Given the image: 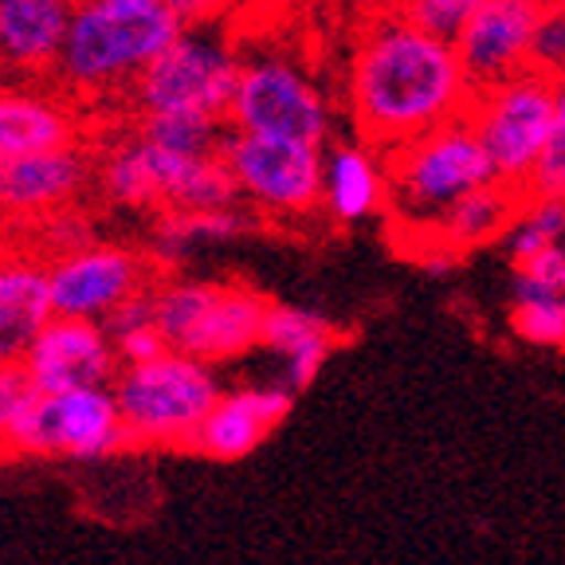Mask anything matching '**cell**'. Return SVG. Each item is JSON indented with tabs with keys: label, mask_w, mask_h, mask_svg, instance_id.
Wrapping results in <instances>:
<instances>
[{
	"label": "cell",
	"mask_w": 565,
	"mask_h": 565,
	"mask_svg": "<svg viewBox=\"0 0 565 565\" xmlns=\"http://www.w3.org/2000/svg\"><path fill=\"white\" fill-rule=\"evenodd\" d=\"M476 98L456 40L424 32L393 9L362 17L345 63V115L353 134L388 153L420 134L468 118Z\"/></svg>",
	"instance_id": "1"
},
{
	"label": "cell",
	"mask_w": 565,
	"mask_h": 565,
	"mask_svg": "<svg viewBox=\"0 0 565 565\" xmlns=\"http://www.w3.org/2000/svg\"><path fill=\"white\" fill-rule=\"evenodd\" d=\"M181 32L185 28L166 9V0L158 4L79 0L52 87H60L71 103L122 98L126 106V95L138 83V75L153 60H161L181 40Z\"/></svg>",
	"instance_id": "2"
},
{
	"label": "cell",
	"mask_w": 565,
	"mask_h": 565,
	"mask_svg": "<svg viewBox=\"0 0 565 565\" xmlns=\"http://www.w3.org/2000/svg\"><path fill=\"white\" fill-rule=\"evenodd\" d=\"M385 169L388 216H393V228L401 232V252L428 236L459 201L499 181L468 118L436 126L397 150H388Z\"/></svg>",
	"instance_id": "3"
},
{
	"label": "cell",
	"mask_w": 565,
	"mask_h": 565,
	"mask_svg": "<svg viewBox=\"0 0 565 565\" xmlns=\"http://www.w3.org/2000/svg\"><path fill=\"white\" fill-rule=\"evenodd\" d=\"M110 388L122 413L126 440L146 448H193L204 416L224 397L212 365L173 350L161 353L158 362L122 365Z\"/></svg>",
	"instance_id": "4"
},
{
	"label": "cell",
	"mask_w": 565,
	"mask_h": 565,
	"mask_svg": "<svg viewBox=\"0 0 565 565\" xmlns=\"http://www.w3.org/2000/svg\"><path fill=\"white\" fill-rule=\"evenodd\" d=\"M554 87L557 79L542 71H522L514 79L476 90L468 106V122L483 141L499 185L530 196V181L542 161V150L554 126Z\"/></svg>",
	"instance_id": "5"
},
{
	"label": "cell",
	"mask_w": 565,
	"mask_h": 565,
	"mask_svg": "<svg viewBox=\"0 0 565 565\" xmlns=\"http://www.w3.org/2000/svg\"><path fill=\"white\" fill-rule=\"evenodd\" d=\"M236 83L239 55L209 28H193L141 71L126 95V115H204L228 122Z\"/></svg>",
	"instance_id": "6"
},
{
	"label": "cell",
	"mask_w": 565,
	"mask_h": 565,
	"mask_svg": "<svg viewBox=\"0 0 565 565\" xmlns=\"http://www.w3.org/2000/svg\"><path fill=\"white\" fill-rule=\"evenodd\" d=\"M221 158L239 189V204L259 216L299 221L322 209V161H327L322 146L228 130Z\"/></svg>",
	"instance_id": "7"
},
{
	"label": "cell",
	"mask_w": 565,
	"mask_h": 565,
	"mask_svg": "<svg viewBox=\"0 0 565 565\" xmlns=\"http://www.w3.org/2000/svg\"><path fill=\"white\" fill-rule=\"evenodd\" d=\"M228 126L244 134L291 138L327 146L334 110L327 90L282 55H239V83L232 98Z\"/></svg>",
	"instance_id": "8"
},
{
	"label": "cell",
	"mask_w": 565,
	"mask_h": 565,
	"mask_svg": "<svg viewBox=\"0 0 565 565\" xmlns=\"http://www.w3.org/2000/svg\"><path fill=\"white\" fill-rule=\"evenodd\" d=\"M126 444L115 388H71L44 393L20 433V456L98 459Z\"/></svg>",
	"instance_id": "9"
},
{
	"label": "cell",
	"mask_w": 565,
	"mask_h": 565,
	"mask_svg": "<svg viewBox=\"0 0 565 565\" xmlns=\"http://www.w3.org/2000/svg\"><path fill=\"white\" fill-rule=\"evenodd\" d=\"M542 17H546L542 0H479V9L456 35V52L471 87L487 90L522 71H534V40Z\"/></svg>",
	"instance_id": "10"
},
{
	"label": "cell",
	"mask_w": 565,
	"mask_h": 565,
	"mask_svg": "<svg viewBox=\"0 0 565 565\" xmlns=\"http://www.w3.org/2000/svg\"><path fill=\"white\" fill-rule=\"evenodd\" d=\"M52 275V302L60 318H95L106 322L110 310L122 307L130 295L153 287V264L130 247L87 244L71 256L47 264Z\"/></svg>",
	"instance_id": "11"
},
{
	"label": "cell",
	"mask_w": 565,
	"mask_h": 565,
	"mask_svg": "<svg viewBox=\"0 0 565 565\" xmlns=\"http://www.w3.org/2000/svg\"><path fill=\"white\" fill-rule=\"evenodd\" d=\"M28 373L44 393L71 388H110L122 373L115 338L95 318H60L44 327L24 358Z\"/></svg>",
	"instance_id": "12"
},
{
	"label": "cell",
	"mask_w": 565,
	"mask_h": 565,
	"mask_svg": "<svg viewBox=\"0 0 565 565\" xmlns=\"http://www.w3.org/2000/svg\"><path fill=\"white\" fill-rule=\"evenodd\" d=\"M79 0H0V83H52Z\"/></svg>",
	"instance_id": "13"
},
{
	"label": "cell",
	"mask_w": 565,
	"mask_h": 565,
	"mask_svg": "<svg viewBox=\"0 0 565 565\" xmlns=\"http://www.w3.org/2000/svg\"><path fill=\"white\" fill-rule=\"evenodd\" d=\"M83 118L52 83H0V169L83 141Z\"/></svg>",
	"instance_id": "14"
},
{
	"label": "cell",
	"mask_w": 565,
	"mask_h": 565,
	"mask_svg": "<svg viewBox=\"0 0 565 565\" xmlns=\"http://www.w3.org/2000/svg\"><path fill=\"white\" fill-rule=\"evenodd\" d=\"M90 173H95V166H90L83 141L67 146V150L20 158L0 169V212L28 216V221H47V216L79 201Z\"/></svg>",
	"instance_id": "15"
},
{
	"label": "cell",
	"mask_w": 565,
	"mask_h": 565,
	"mask_svg": "<svg viewBox=\"0 0 565 565\" xmlns=\"http://www.w3.org/2000/svg\"><path fill=\"white\" fill-rule=\"evenodd\" d=\"M522 201H526L522 193H514V189L494 181V185L471 193L468 201H459L428 236L416 239L405 252L408 256H420L433 271H444V267L456 264L463 252H476V247L507 239L511 224L519 221Z\"/></svg>",
	"instance_id": "16"
},
{
	"label": "cell",
	"mask_w": 565,
	"mask_h": 565,
	"mask_svg": "<svg viewBox=\"0 0 565 565\" xmlns=\"http://www.w3.org/2000/svg\"><path fill=\"white\" fill-rule=\"evenodd\" d=\"M291 405L295 393L287 385L232 388L204 416L193 451H201L209 459H244L247 451H256L271 436V428H279L287 420Z\"/></svg>",
	"instance_id": "17"
},
{
	"label": "cell",
	"mask_w": 565,
	"mask_h": 565,
	"mask_svg": "<svg viewBox=\"0 0 565 565\" xmlns=\"http://www.w3.org/2000/svg\"><path fill=\"white\" fill-rule=\"evenodd\" d=\"M271 307L275 302L267 299V295L252 291V287L212 282L209 307H204L201 322L193 327L189 342L181 345V353L196 358V362H204V365H221V362H232V358H244L247 350L264 345Z\"/></svg>",
	"instance_id": "18"
},
{
	"label": "cell",
	"mask_w": 565,
	"mask_h": 565,
	"mask_svg": "<svg viewBox=\"0 0 565 565\" xmlns=\"http://www.w3.org/2000/svg\"><path fill=\"white\" fill-rule=\"evenodd\" d=\"M322 209L334 224H362L388 209L385 153L362 138L334 141L322 161Z\"/></svg>",
	"instance_id": "19"
},
{
	"label": "cell",
	"mask_w": 565,
	"mask_h": 565,
	"mask_svg": "<svg viewBox=\"0 0 565 565\" xmlns=\"http://www.w3.org/2000/svg\"><path fill=\"white\" fill-rule=\"evenodd\" d=\"M55 318L47 264L28 256L0 259V365L24 362Z\"/></svg>",
	"instance_id": "20"
},
{
	"label": "cell",
	"mask_w": 565,
	"mask_h": 565,
	"mask_svg": "<svg viewBox=\"0 0 565 565\" xmlns=\"http://www.w3.org/2000/svg\"><path fill=\"white\" fill-rule=\"evenodd\" d=\"M338 345V330L330 327L327 318L310 315V310L299 307H271V318H267L264 330V350H271L282 362V381L291 393L307 388L310 381L318 377V370L327 365V358Z\"/></svg>",
	"instance_id": "21"
},
{
	"label": "cell",
	"mask_w": 565,
	"mask_h": 565,
	"mask_svg": "<svg viewBox=\"0 0 565 565\" xmlns=\"http://www.w3.org/2000/svg\"><path fill=\"white\" fill-rule=\"evenodd\" d=\"M95 173H98V185H103V193L110 196V201L134 204V209L158 204L150 153H146V141L138 138L134 126H126V130L106 146Z\"/></svg>",
	"instance_id": "22"
},
{
	"label": "cell",
	"mask_w": 565,
	"mask_h": 565,
	"mask_svg": "<svg viewBox=\"0 0 565 565\" xmlns=\"http://www.w3.org/2000/svg\"><path fill=\"white\" fill-rule=\"evenodd\" d=\"M130 126L161 150L189 158H216L232 126L204 115H130Z\"/></svg>",
	"instance_id": "23"
},
{
	"label": "cell",
	"mask_w": 565,
	"mask_h": 565,
	"mask_svg": "<svg viewBox=\"0 0 565 565\" xmlns=\"http://www.w3.org/2000/svg\"><path fill=\"white\" fill-rule=\"evenodd\" d=\"M252 224V212L239 204L209 212H166L158 224V247L166 256H181L193 244H212V239H232Z\"/></svg>",
	"instance_id": "24"
},
{
	"label": "cell",
	"mask_w": 565,
	"mask_h": 565,
	"mask_svg": "<svg viewBox=\"0 0 565 565\" xmlns=\"http://www.w3.org/2000/svg\"><path fill=\"white\" fill-rule=\"evenodd\" d=\"M554 244H565V201L562 196H526L519 221L511 224V232L503 239L511 264H530Z\"/></svg>",
	"instance_id": "25"
},
{
	"label": "cell",
	"mask_w": 565,
	"mask_h": 565,
	"mask_svg": "<svg viewBox=\"0 0 565 565\" xmlns=\"http://www.w3.org/2000/svg\"><path fill=\"white\" fill-rule=\"evenodd\" d=\"M44 388L35 385L24 362L0 365V456L20 448V433H24L28 416L40 405Z\"/></svg>",
	"instance_id": "26"
},
{
	"label": "cell",
	"mask_w": 565,
	"mask_h": 565,
	"mask_svg": "<svg viewBox=\"0 0 565 565\" xmlns=\"http://www.w3.org/2000/svg\"><path fill=\"white\" fill-rule=\"evenodd\" d=\"M511 330L526 345L565 353V295L511 302Z\"/></svg>",
	"instance_id": "27"
},
{
	"label": "cell",
	"mask_w": 565,
	"mask_h": 565,
	"mask_svg": "<svg viewBox=\"0 0 565 565\" xmlns=\"http://www.w3.org/2000/svg\"><path fill=\"white\" fill-rule=\"evenodd\" d=\"M530 196H562L565 201V79L554 87V126L542 150V161L530 181Z\"/></svg>",
	"instance_id": "28"
},
{
	"label": "cell",
	"mask_w": 565,
	"mask_h": 565,
	"mask_svg": "<svg viewBox=\"0 0 565 565\" xmlns=\"http://www.w3.org/2000/svg\"><path fill=\"white\" fill-rule=\"evenodd\" d=\"M542 295H565V244L546 247L530 264L514 267L511 302L542 299Z\"/></svg>",
	"instance_id": "29"
},
{
	"label": "cell",
	"mask_w": 565,
	"mask_h": 565,
	"mask_svg": "<svg viewBox=\"0 0 565 565\" xmlns=\"http://www.w3.org/2000/svg\"><path fill=\"white\" fill-rule=\"evenodd\" d=\"M476 9H479V0H413L408 9H401V17H408L413 24H420L424 32H436V35H444V40H456Z\"/></svg>",
	"instance_id": "30"
},
{
	"label": "cell",
	"mask_w": 565,
	"mask_h": 565,
	"mask_svg": "<svg viewBox=\"0 0 565 565\" xmlns=\"http://www.w3.org/2000/svg\"><path fill=\"white\" fill-rule=\"evenodd\" d=\"M534 71L550 79H565V9H546L534 40Z\"/></svg>",
	"instance_id": "31"
},
{
	"label": "cell",
	"mask_w": 565,
	"mask_h": 565,
	"mask_svg": "<svg viewBox=\"0 0 565 565\" xmlns=\"http://www.w3.org/2000/svg\"><path fill=\"white\" fill-rule=\"evenodd\" d=\"M118 345V362L122 365H146V362H158L161 353H169L166 338H161V330L153 327H138V330H126V334L115 338Z\"/></svg>",
	"instance_id": "32"
},
{
	"label": "cell",
	"mask_w": 565,
	"mask_h": 565,
	"mask_svg": "<svg viewBox=\"0 0 565 565\" xmlns=\"http://www.w3.org/2000/svg\"><path fill=\"white\" fill-rule=\"evenodd\" d=\"M228 4L232 0H166V9L181 20L185 32H193V28H209L216 17H224Z\"/></svg>",
	"instance_id": "33"
},
{
	"label": "cell",
	"mask_w": 565,
	"mask_h": 565,
	"mask_svg": "<svg viewBox=\"0 0 565 565\" xmlns=\"http://www.w3.org/2000/svg\"><path fill=\"white\" fill-rule=\"evenodd\" d=\"M327 4H334V9H362V17L377 9V0H327Z\"/></svg>",
	"instance_id": "34"
},
{
	"label": "cell",
	"mask_w": 565,
	"mask_h": 565,
	"mask_svg": "<svg viewBox=\"0 0 565 565\" xmlns=\"http://www.w3.org/2000/svg\"><path fill=\"white\" fill-rule=\"evenodd\" d=\"M413 0H377V9H393V12H401V9H408Z\"/></svg>",
	"instance_id": "35"
},
{
	"label": "cell",
	"mask_w": 565,
	"mask_h": 565,
	"mask_svg": "<svg viewBox=\"0 0 565 565\" xmlns=\"http://www.w3.org/2000/svg\"><path fill=\"white\" fill-rule=\"evenodd\" d=\"M103 4H158V0H103Z\"/></svg>",
	"instance_id": "36"
},
{
	"label": "cell",
	"mask_w": 565,
	"mask_h": 565,
	"mask_svg": "<svg viewBox=\"0 0 565 565\" xmlns=\"http://www.w3.org/2000/svg\"><path fill=\"white\" fill-rule=\"evenodd\" d=\"M542 4H546V9H565V0H542Z\"/></svg>",
	"instance_id": "37"
}]
</instances>
